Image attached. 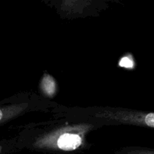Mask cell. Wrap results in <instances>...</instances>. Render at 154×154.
I'll use <instances>...</instances> for the list:
<instances>
[{
  "label": "cell",
  "mask_w": 154,
  "mask_h": 154,
  "mask_svg": "<svg viewBox=\"0 0 154 154\" xmlns=\"http://www.w3.org/2000/svg\"><path fill=\"white\" fill-rule=\"evenodd\" d=\"M2 111L0 110V120L2 119Z\"/></svg>",
  "instance_id": "4"
},
{
  "label": "cell",
  "mask_w": 154,
  "mask_h": 154,
  "mask_svg": "<svg viewBox=\"0 0 154 154\" xmlns=\"http://www.w3.org/2000/svg\"><path fill=\"white\" fill-rule=\"evenodd\" d=\"M140 154H154V153H140Z\"/></svg>",
  "instance_id": "5"
},
{
  "label": "cell",
  "mask_w": 154,
  "mask_h": 154,
  "mask_svg": "<svg viewBox=\"0 0 154 154\" xmlns=\"http://www.w3.org/2000/svg\"><path fill=\"white\" fill-rule=\"evenodd\" d=\"M144 122L149 127L154 128V113H149L146 114L144 118Z\"/></svg>",
  "instance_id": "3"
},
{
  "label": "cell",
  "mask_w": 154,
  "mask_h": 154,
  "mask_svg": "<svg viewBox=\"0 0 154 154\" xmlns=\"http://www.w3.org/2000/svg\"><path fill=\"white\" fill-rule=\"evenodd\" d=\"M82 139L75 134H64L59 138L57 147L63 151H73L81 147Z\"/></svg>",
  "instance_id": "1"
},
{
  "label": "cell",
  "mask_w": 154,
  "mask_h": 154,
  "mask_svg": "<svg viewBox=\"0 0 154 154\" xmlns=\"http://www.w3.org/2000/svg\"><path fill=\"white\" fill-rule=\"evenodd\" d=\"M42 87L46 94L52 96L55 92V82L50 75L45 76L42 81Z\"/></svg>",
  "instance_id": "2"
}]
</instances>
